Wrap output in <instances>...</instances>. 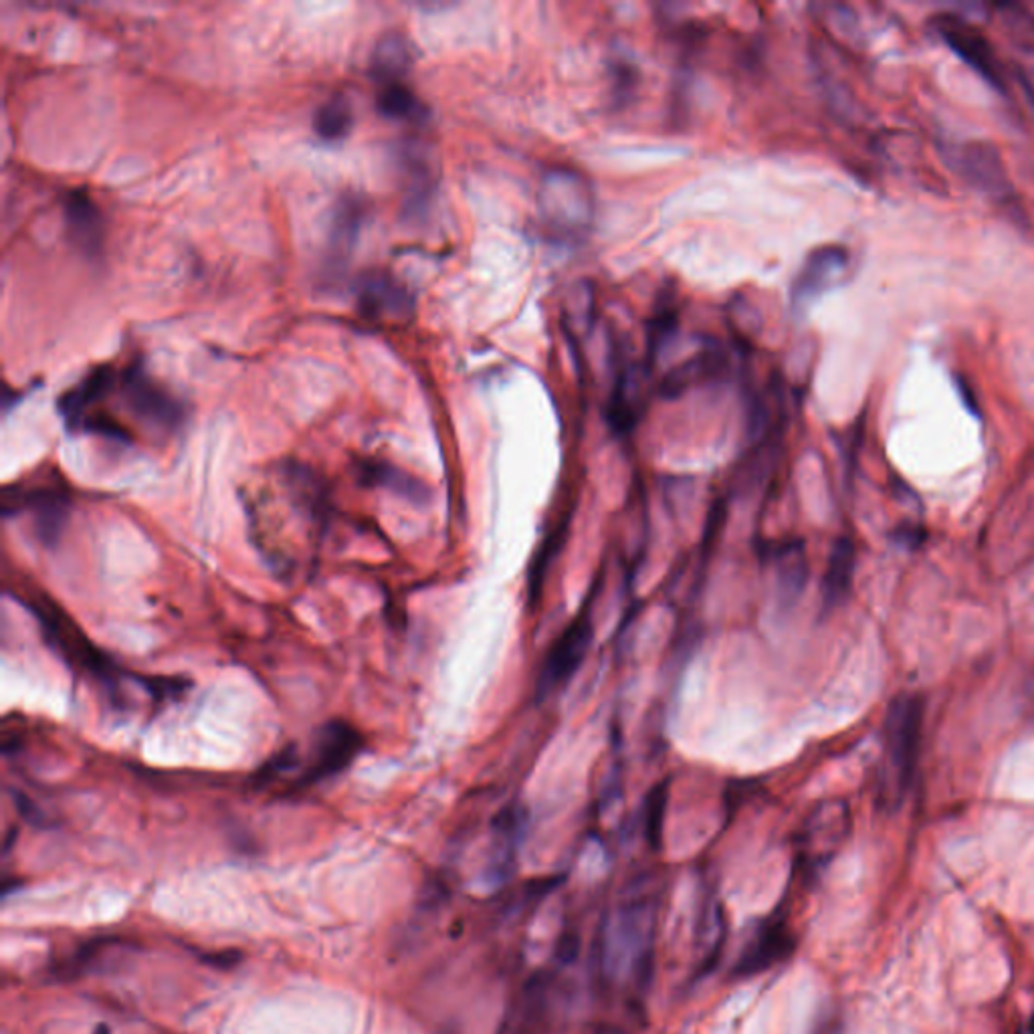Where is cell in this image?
Listing matches in <instances>:
<instances>
[{"label": "cell", "mask_w": 1034, "mask_h": 1034, "mask_svg": "<svg viewBox=\"0 0 1034 1034\" xmlns=\"http://www.w3.org/2000/svg\"><path fill=\"white\" fill-rule=\"evenodd\" d=\"M271 475L288 513H283L265 485L257 483L245 492L248 529L265 564L279 578L292 580L297 570L307 564L293 527L307 548L318 554L330 518V494L318 473L295 461L281 463Z\"/></svg>", "instance_id": "cell-1"}, {"label": "cell", "mask_w": 1034, "mask_h": 1034, "mask_svg": "<svg viewBox=\"0 0 1034 1034\" xmlns=\"http://www.w3.org/2000/svg\"><path fill=\"white\" fill-rule=\"evenodd\" d=\"M659 902L651 893H630L604 914L592 947L598 986L641 1000L655 976Z\"/></svg>", "instance_id": "cell-2"}, {"label": "cell", "mask_w": 1034, "mask_h": 1034, "mask_svg": "<svg viewBox=\"0 0 1034 1034\" xmlns=\"http://www.w3.org/2000/svg\"><path fill=\"white\" fill-rule=\"evenodd\" d=\"M538 206L544 227L560 239H578L588 233L595 217V196L588 180L566 166L544 173Z\"/></svg>", "instance_id": "cell-3"}, {"label": "cell", "mask_w": 1034, "mask_h": 1034, "mask_svg": "<svg viewBox=\"0 0 1034 1034\" xmlns=\"http://www.w3.org/2000/svg\"><path fill=\"white\" fill-rule=\"evenodd\" d=\"M923 731V701L914 693H904L891 701L885 717V801H899L911 782L918 766Z\"/></svg>", "instance_id": "cell-4"}, {"label": "cell", "mask_w": 1034, "mask_h": 1034, "mask_svg": "<svg viewBox=\"0 0 1034 1034\" xmlns=\"http://www.w3.org/2000/svg\"><path fill=\"white\" fill-rule=\"evenodd\" d=\"M116 393L131 421L142 424L156 437L175 435L184 423L182 403L152 379L140 362L117 372Z\"/></svg>", "instance_id": "cell-5"}, {"label": "cell", "mask_w": 1034, "mask_h": 1034, "mask_svg": "<svg viewBox=\"0 0 1034 1034\" xmlns=\"http://www.w3.org/2000/svg\"><path fill=\"white\" fill-rule=\"evenodd\" d=\"M848 832L851 810L846 802H822L808 815L796 839V869L806 883H813L825 871L845 845Z\"/></svg>", "instance_id": "cell-6"}, {"label": "cell", "mask_w": 1034, "mask_h": 1034, "mask_svg": "<svg viewBox=\"0 0 1034 1034\" xmlns=\"http://www.w3.org/2000/svg\"><path fill=\"white\" fill-rule=\"evenodd\" d=\"M25 604L39 618L41 627L44 628V637L55 647V651L67 659L72 667L89 673L102 684L112 685L116 681V667L112 665V661L100 655V651L79 633V628L75 627L63 612L55 609V604H51L47 598H27Z\"/></svg>", "instance_id": "cell-7"}, {"label": "cell", "mask_w": 1034, "mask_h": 1034, "mask_svg": "<svg viewBox=\"0 0 1034 1034\" xmlns=\"http://www.w3.org/2000/svg\"><path fill=\"white\" fill-rule=\"evenodd\" d=\"M550 970L527 978L522 991L513 996L499 1034H550L558 1017L560 988Z\"/></svg>", "instance_id": "cell-8"}, {"label": "cell", "mask_w": 1034, "mask_h": 1034, "mask_svg": "<svg viewBox=\"0 0 1034 1034\" xmlns=\"http://www.w3.org/2000/svg\"><path fill=\"white\" fill-rule=\"evenodd\" d=\"M592 637H595V623H592L590 611L584 609L578 614V618L556 639L552 649L544 659L538 684H536L538 700L544 701L554 695L570 684V679L576 675V671L580 669L586 659V653L592 644Z\"/></svg>", "instance_id": "cell-9"}, {"label": "cell", "mask_w": 1034, "mask_h": 1034, "mask_svg": "<svg viewBox=\"0 0 1034 1034\" xmlns=\"http://www.w3.org/2000/svg\"><path fill=\"white\" fill-rule=\"evenodd\" d=\"M362 750V736L346 722H330L318 731L311 743L309 762L302 766L295 784L299 788L314 787L325 778L346 770L352 759Z\"/></svg>", "instance_id": "cell-10"}, {"label": "cell", "mask_w": 1034, "mask_h": 1034, "mask_svg": "<svg viewBox=\"0 0 1034 1034\" xmlns=\"http://www.w3.org/2000/svg\"><path fill=\"white\" fill-rule=\"evenodd\" d=\"M933 27L940 39L958 55V58L980 75L988 86L998 91H1005V75L1000 61L994 53L991 41L984 37L982 30L972 23L963 21L958 15H937L933 18Z\"/></svg>", "instance_id": "cell-11"}, {"label": "cell", "mask_w": 1034, "mask_h": 1034, "mask_svg": "<svg viewBox=\"0 0 1034 1034\" xmlns=\"http://www.w3.org/2000/svg\"><path fill=\"white\" fill-rule=\"evenodd\" d=\"M944 161L952 170L966 178L972 187L986 192L992 199L1008 201L1014 196L1012 182L1006 175L1005 162L996 148L986 142L949 144Z\"/></svg>", "instance_id": "cell-12"}, {"label": "cell", "mask_w": 1034, "mask_h": 1034, "mask_svg": "<svg viewBox=\"0 0 1034 1034\" xmlns=\"http://www.w3.org/2000/svg\"><path fill=\"white\" fill-rule=\"evenodd\" d=\"M794 949L796 935L790 930L787 918L766 919L745 942L740 958L731 968V974L736 978L757 976L788 960Z\"/></svg>", "instance_id": "cell-13"}, {"label": "cell", "mask_w": 1034, "mask_h": 1034, "mask_svg": "<svg viewBox=\"0 0 1034 1034\" xmlns=\"http://www.w3.org/2000/svg\"><path fill=\"white\" fill-rule=\"evenodd\" d=\"M848 267V251L841 245H822L815 248L792 281L790 299L794 311H806L825 292L837 285Z\"/></svg>", "instance_id": "cell-14"}, {"label": "cell", "mask_w": 1034, "mask_h": 1034, "mask_svg": "<svg viewBox=\"0 0 1034 1034\" xmlns=\"http://www.w3.org/2000/svg\"><path fill=\"white\" fill-rule=\"evenodd\" d=\"M67 510H69L67 496L53 487H30V489L7 492L2 501L4 515H11L16 511L35 513L37 536L43 539L44 544L58 541L59 534L65 524Z\"/></svg>", "instance_id": "cell-15"}, {"label": "cell", "mask_w": 1034, "mask_h": 1034, "mask_svg": "<svg viewBox=\"0 0 1034 1034\" xmlns=\"http://www.w3.org/2000/svg\"><path fill=\"white\" fill-rule=\"evenodd\" d=\"M356 304L368 320H405L412 311L407 288L388 273H368L360 279Z\"/></svg>", "instance_id": "cell-16"}, {"label": "cell", "mask_w": 1034, "mask_h": 1034, "mask_svg": "<svg viewBox=\"0 0 1034 1034\" xmlns=\"http://www.w3.org/2000/svg\"><path fill=\"white\" fill-rule=\"evenodd\" d=\"M496 843L489 863L485 867V883L489 888L503 885L515 869L518 846L522 843L525 832V810L520 806H506L494 818Z\"/></svg>", "instance_id": "cell-17"}, {"label": "cell", "mask_w": 1034, "mask_h": 1034, "mask_svg": "<svg viewBox=\"0 0 1034 1034\" xmlns=\"http://www.w3.org/2000/svg\"><path fill=\"white\" fill-rule=\"evenodd\" d=\"M63 217L67 225V234L77 247L86 255H95L102 247L103 225L102 210L93 203V199L84 190H72L65 196Z\"/></svg>", "instance_id": "cell-18"}, {"label": "cell", "mask_w": 1034, "mask_h": 1034, "mask_svg": "<svg viewBox=\"0 0 1034 1034\" xmlns=\"http://www.w3.org/2000/svg\"><path fill=\"white\" fill-rule=\"evenodd\" d=\"M770 558L776 564V588L780 604L792 607L808 580V558L804 552L801 539L778 541L770 550Z\"/></svg>", "instance_id": "cell-19"}, {"label": "cell", "mask_w": 1034, "mask_h": 1034, "mask_svg": "<svg viewBox=\"0 0 1034 1034\" xmlns=\"http://www.w3.org/2000/svg\"><path fill=\"white\" fill-rule=\"evenodd\" d=\"M649 372H639V368H623L618 374L616 386L611 394L607 419L612 431L618 435H627L639 421L642 405V380Z\"/></svg>", "instance_id": "cell-20"}, {"label": "cell", "mask_w": 1034, "mask_h": 1034, "mask_svg": "<svg viewBox=\"0 0 1034 1034\" xmlns=\"http://www.w3.org/2000/svg\"><path fill=\"white\" fill-rule=\"evenodd\" d=\"M726 944V918L719 902H710L703 907L698 932H695V980L714 972Z\"/></svg>", "instance_id": "cell-21"}, {"label": "cell", "mask_w": 1034, "mask_h": 1034, "mask_svg": "<svg viewBox=\"0 0 1034 1034\" xmlns=\"http://www.w3.org/2000/svg\"><path fill=\"white\" fill-rule=\"evenodd\" d=\"M855 564H857L855 544L846 538L837 539L829 556V564L825 570V578H822V607L827 611L837 609L839 604L845 602L851 592Z\"/></svg>", "instance_id": "cell-22"}, {"label": "cell", "mask_w": 1034, "mask_h": 1034, "mask_svg": "<svg viewBox=\"0 0 1034 1034\" xmlns=\"http://www.w3.org/2000/svg\"><path fill=\"white\" fill-rule=\"evenodd\" d=\"M724 365V356L717 348H705L693 358L685 360L679 366H675L669 374L661 382V394L667 398H675L684 394L689 386L701 380L714 379L719 374Z\"/></svg>", "instance_id": "cell-23"}, {"label": "cell", "mask_w": 1034, "mask_h": 1034, "mask_svg": "<svg viewBox=\"0 0 1034 1034\" xmlns=\"http://www.w3.org/2000/svg\"><path fill=\"white\" fill-rule=\"evenodd\" d=\"M358 471H360V481L366 485L393 489L396 494L407 497L414 503H424L431 497V492H429V487L424 485L423 481L410 477L405 471L396 469L391 463L366 461V463L358 465Z\"/></svg>", "instance_id": "cell-24"}, {"label": "cell", "mask_w": 1034, "mask_h": 1034, "mask_svg": "<svg viewBox=\"0 0 1034 1034\" xmlns=\"http://www.w3.org/2000/svg\"><path fill=\"white\" fill-rule=\"evenodd\" d=\"M376 110L384 117L398 119V122H412V124H421L429 117V110L424 107V103L403 79L380 84Z\"/></svg>", "instance_id": "cell-25"}, {"label": "cell", "mask_w": 1034, "mask_h": 1034, "mask_svg": "<svg viewBox=\"0 0 1034 1034\" xmlns=\"http://www.w3.org/2000/svg\"><path fill=\"white\" fill-rule=\"evenodd\" d=\"M408 63L410 59H408L407 41L396 33H388L374 47L372 75L379 81V86L386 81H398L407 72Z\"/></svg>", "instance_id": "cell-26"}, {"label": "cell", "mask_w": 1034, "mask_h": 1034, "mask_svg": "<svg viewBox=\"0 0 1034 1034\" xmlns=\"http://www.w3.org/2000/svg\"><path fill=\"white\" fill-rule=\"evenodd\" d=\"M311 126L321 140L337 142L346 138L354 128V112H352L350 103L344 95H334L321 102L314 114Z\"/></svg>", "instance_id": "cell-27"}, {"label": "cell", "mask_w": 1034, "mask_h": 1034, "mask_svg": "<svg viewBox=\"0 0 1034 1034\" xmlns=\"http://www.w3.org/2000/svg\"><path fill=\"white\" fill-rule=\"evenodd\" d=\"M360 220L362 208L358 206V201L342 204L335 213L334 231L330 239V263H334V267H342V263L348 261V255L358 237Z\"/></svg>", "instance_id": "cell-28"}, {"label": "cell", "mask_w": 1034, "mask_h": 1034, "mask_svg": "<svg viewBox=\"0 0 1034 1034\" xmlns=\"http://www.w3.org/2000/svg\"><path fill=\"white\" fill-rule=\"evenodd\" d=\"M566 532H569V525H560L556 529L552 536L544 539V546L539 550L532 566H529V572H527V607L534 609L541 598V588H544V580H546V574H548V569L554 560V556L560 552V548L564 546V539H566Z\"/></svg>", "instance_id": "cell-29"}, {"label": "cell", "mask_w": 1034, "mask_h": 1034, "mask_svg": "<svg viewBox=\"0 0 1034 1034\" xmlns=\"http://www.w3.org/2000/svg\"><path fill=\"white\" fill-rule=\"evenodd\" d=\"M126 946L119 940H93L81 947L74 956L72 963H67L63 970V978H77L95 972V968L102 966V961L112 958V956H122L116 954L117 947Z\"/></svg>", "instance_id": "cell-30"}, {"label": "cell", "mask_w": 1034, "mask_h": 1034, "mask_svg": "<svg viewBox=\"0 0 1034 1034\" xmlns=\"http://www.w3.org/2000/svg\"><path fill=\"white\" fill-rule=\"evenodd\" d=\"M667 801H669V784L661 782L659 787L653 788L651 796L647 799V808H644V837L651 848L659 851L661 841H663V822H665V813H667Z\"/></svg>", "instance_id": "cell-31"}, {"label": "cell", "mask_w": 1034, "mask_h": 1034, "mask_svg": "<svg viewBox=\"0 0 1034 1034\" xmlns=\"http://www.w3.org/2000/svg\"><path fill=\"white\" fill-rule=\"evenodd\" d=\"M1000 9L1005 11V16L1010 21L1012 29L1020 30L1022 35L1031 37L1034 41V15L1024 11L1022 7H1014V4H1005Z\"/></svg>", "instance_id": "cell-32"}, {"label": "cell", "mask_w": 1034, "mask_h": 1034, "mask_svg": "<svg viewBox=\"0 0 1034 1034\" xmlns=\"http://www.w3.org/2000/svg\"><path fill=\"white\" fill-rule=\"evenodd\" d=\"M1012 74L1017 77V81H1019L1020 89H1022L1026 102L1031 103L1034 107V69H1029V67H1024V65H1017V63H1014V65H1012Z\"/></svg>", "instance_id": "cell-33"}, {"label": "cell", "mask_w": 1034, "mask_h": 1034, "mask_svg": "<svg viewBox=\"0 0 1034 1034\" xmlns=\"http://www.w3.org/2000/svg\"><path fill=\"white\" fill-rule=\"evenodd\" d=\"M241 956L239 952H220V954H210V956H204L203 961L215 966V968H220V970H227L231 968L234 963H239Z\"/></svg>", "instance_id": "cell-34"}, {"label": "cell", "mask_w": 1034, "mask_h": 1034, "mask_svg": "<svg viewBox=\"0 0 1034 1034\" xmlns=\"http://www.w3.org/2000/svg\"><path fill=\"white\" fill-rule=\"evenodd\" d=\"M93 1034H110V1029H107V1026H103L102 1024V1026H98V1029L93 1031Z\"/></svg>", "instance_id": "cell-35"}, {"label": "cell", "mask_w": 1034, "mask_h": 1034, "mask_svg": "<svg viewBox=\"0 0 1034 1034\" xmlns=\"http://www.w3.org/2000/svg\"><path fill=\"white\" fill-rule=\"evenodd\" d=\"M1022 1034H1034V1019L1031 1020V1024L1026 1026V1031H1024Z\"/></svg>", "instance_id": "cell-36"}]
</instances>
